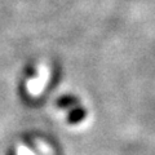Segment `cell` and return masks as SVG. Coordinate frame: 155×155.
Wrapping results in <instances>:
<instances>
[{
	"label": "cell",
	"instance_id": "obj_2",
	"mask_svg": "<svg viewBox=\"0 0 155 155\" xmlns=\"http://www.w3.org/2000/svg\"><path fill=\"white\" fill-rule=\"evenodd\" d=\"M79 105V98L72 94H66L62 96L57 100V106L61 109H72Z\"/></svg>",
	"mask_w": 155,
	"mask_h": 155
},
{
	"label": "cell",
	"instance_id": "obj_1",
	"mask_svg": "<svg viewBox=\"0 0 155 155\" xmlns=\"http://www.w3.org/2000/svg\"><path fill=\"white\" fill-rule=\"evenodd\" d=\"M87 118V110L81 106H75L70 110L69 115H67V122L70 124H78Z\"/></svg>",
	"mask_w": 155,
	"mask_h": 155
}]
</instances>
